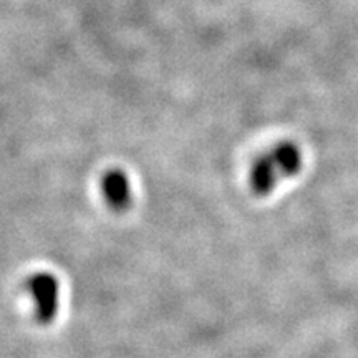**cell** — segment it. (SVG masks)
<instances>
[{
    "label": "cell",
    "mask_w": 358,
    "mask_h": 358,
    "mask_svg": "<svg viewBox=\"0 0 358 358\" xmlns=\"http://www.w3.org/2000/svg\"><path fill=\"white\" fill-rule=\"evenodd\" d=\"M29 290L35 303V315L40 324H52L60 310V284L55 275L38 272L30 277Z\"/></svg>",
    "instance_id": "cell-1"
},
{
    "label": "cell",
    "mask_w": 358,
    "mask_h": 358,
    "mask_svg": "<svg viewBox=\"0 0 358 358\" xmlns=\"http://www.w3.org/2000/svg\"><path fill=\"white\" fill-rule=\"evenodd\" d=\"M103 198L115 211H127L133 204V186L122 169H110L101 178Z\"/></svg>",
    "instance_id": "cell-2"
},
{
    "label": "cell",
    "mask_w": 358,
    "mask_h": 358,
    "mask_svg": "<svg viewBox=\"0 0 358 358\" xmlns=\"http://www.w3.org/2000/svg\"><path fill=\"white\" fill-rule=\"evenodd\" d=\"M280 179L279 169H277L274 159L271 155H262L252 164L249 174V185L254 194L267 196L275 189L277 181Z\"/></svg>",
    "instance_id": "cell-3"
},
{
    "label": "cell",
    "mask_w": 358,
    "mask_h": 358,
    "mask_svg": "<svg viewBox=\"0 0 358 358\" xmlns=\"http://www.w3.org/2000/svg\"><path fill=\"white\" fill-rule=\"evenodd\" d=\"M274 159L277 169H279L280 178H290L301 173L302 169V153L297 145L290 141L279 143L274 150L268 153Z\"/></svg>",
    "instance_id": "cell-4"
}]
</instances>
